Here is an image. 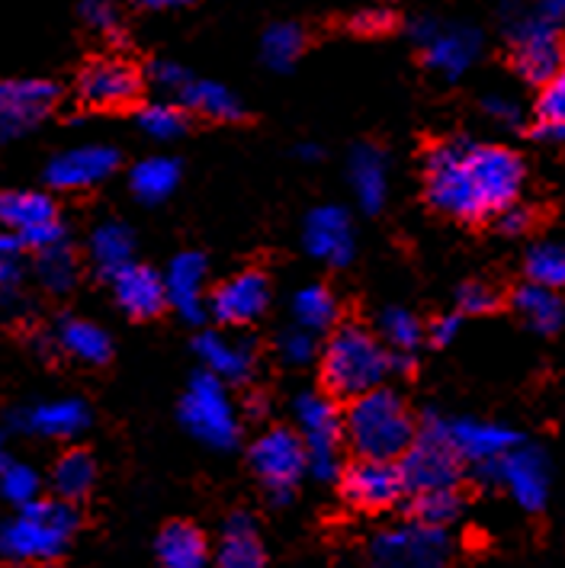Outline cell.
Instances as JSON below:
<instances>
[{"label": "cell", "mask_w": 565, "mask_h": 568, "mask_svg": "<svg viewBox=\"0 0 565 568\" xmlns=\"http://www.w3.org/2000/svg\"><path fill=\"white\" fill-rule=\"evenodd\" d=\"M521 154L473 139H450L424 154V196L456 222H485L521 200Z\"/></svg>", "instance_id": "1"}, {"label": "cell", "mask_w": 565, "mask_h": 568, "mask_svg": "<svg viewBox=\"0 0 565 568\" xmlns=\"http://www.w3.org/2000/svg\"><path fill=\"white\" fill-rule=\"evenodd\" d=\"M322 386L331 398H357L363 392L386 386L392 373V354L380 334L360 325H337L319 351Z\"/></svg>", "instance_id": "2"}, {"label": "cell", "mask_w": 565, "mask_h": 568, "mask_svg": "<svg viewBox=\"0 0 565 568\" xmlns=\"http://www.w3.org/2000/svg\"><path fill=\"white\" fill-rule=\"evenodd\" d=\"M417 434V420L398 392L370 389L344 412V444L370 459H402Z\"/></svg>", "instance_id": "3"}, {"label": "cell", "mask_w": 565, "mask_h": 568, "mask_svg": "<svg viewBox=\"0 0 565 568\" xmlns=\"http://www.w3.org/2000/svg\"><path fill=\"white\" fill-rule=\"evenodd\" d=\"M74 530L78 510L71 501L39 498L0 527V556L17 566H49L68 549Z\"/></svg>", "instance_id": "4"}, {"label": "cell", "mask_w": 565, "mask_h": 568, "mask_svg": "<svg viewBox=\"0 0 565 568\" xmlns=\"http://www.w3.org/2000/svg\"><path fill=\"white\" fill-rule=\"evenodd\" d=\"M505 36L511 45V64L514 71L531 81V84H546L565 68V42L559 36L556 20L543 17L539 10H507Z\"/></svg>", "instance_id": "5"}, {"label": "cell", "mask_w": 565, "mask_h": 568, "mask_svg": "<svg viewBox=\"0 0 565 568\" xmlns=\"http://www.w3.org/2000/svg\"><path fill=\"white\" fill-rule=\"evenodd\" d=\"M296 434L305 444L309 476L315 481L341 479V447H344V415L334 398L322 392H302L293 402Z\"/></svg>", "instance_id": "6"}, {"label": "cell", "mask_w": 565, "mask_h": 568, "mask_svg": "<svg viewBox=\"0 0 565 568\" xmlns=\"http://www.w3.org/2000/svg\"><path fill=\"white\" fill-rule=\"evenodd\" d=\"M180 420L183 427L212 449H232L241 437V418L229 386L212 373L200 369L180 398Z\"/></svg>", "instance_id": "7"}, {"label": "cell", "mask_w": 565, "mask_h": 568, "mask_svg": "<svg viewBox=\"0 0 565 568\" xmlns=\"http://www.w3.org/2000/svg\"><path fill=\"white\" fill-rule=\"evenodd\" d=\"M398 466H402L408 495H417V491H431V488H456L463 479L466 463L446 440L444 418L427 415L424 424H417L415 440L402 453Z\"/></svg>", "instance_id": "8"}, {"label": "cell", "mask_w": 565, "mask_h": 568, "mask_svg": "<svg viewBox=\"0 0 565 568\" xmlns=\"http://www.w3.org/2000/svg\"><path fill=\"white\" fill-rule=\"evenodd\" d=\"M450 566V537L441 527L427 524H398L370 542V568H446Z\"/></svg>", "instance_id": "9"}, {"label": "cell", "mask_w": 565, "mask_h": 568, "mask_svg": "<svg viewBox=\"0 0 565 568\" xmlns=\"http://www.w3.org/2000/svg\"><path fill=\"white\" fill-rule=\"evenodd\" d=\"M251 469L261 479V485L270 491V498L276 505L290 501L293 488L302 476L309 473V456L305 444L296 430L290 427H270L254 444H251Z\"/></svg>", "instance_id": "10"}, {"label": "cell", "mask_w": 565, "mask_h": 568, "mask_svg": "<svg viewBox=\"0 0 565 568\" xmlns=\"http://www.w3.org/2000/svg\"><path fill=\"white\" fill-rule=\"evenodd\" d=\"M412 39L421 49V59L441 78H463L482 52V36L473 27H450L434 17H421L412 27Z\"/></svg>", "instance_id": "11"}, {"label": "cell", "mask_w": 565, "mask_h": 568, "mask_svg": "<svg viewBox=\"0 0 565 568\" xmlns=\"http://www.w3.org/2000/svg\"><path fill=\"white\" fill-rule=\"evenodd\" d=\"M341 491L347 505L363 514H383L408 495L398 459H370V456H357L341 473Z\"/></svg>", "instance_id": "12"}, {"label": "cell", "mask_w": 565, "mask_h": 568, "mask_svg": "<svg viewBox=\"0 0 565 568\" xmlns=\"http://www.w3.org/2000/svg\"><path fill=\"white\" fill-rule=\"evenodd\" d=\"M0 225L10 229L32 251L64 241L59 206L49 193L36 190H7L0 193Z\"/></svg>", "instance_id": "13"}, {"label": "cell", "mask_w": 565, "mask_h": 568, "mask_svg": "<svg viewBox=\"0 0 565 568\" xmlns=\"http://www.w3.org/2000/svg\"><path fill=\"white\" fill-rule=\"evenodd\" d=\"M492 481L505 488L517 508L531 514L543 510L549 501V463L543 449L524 447V444L507 449L492 469Z\"/></svg>", "instance_id": "14"}, {"label": "cell", "mask_w": 565, "mask_h": 568, "mask_svg": "<svg viewBox=\"0 0 565 568\" xmlns=\"http://www.w3.org/2000/svg\"><path fill=\"white\" fill-rule=\"evenodd\" d=\"M270 280L261 270H241L215 286L209 296V315L225 328H244L254 325L270 305Z\"/></svg>", "instance_id": "15"}, {"label": "cell", "mask_w": 565, "mask_h": 568, "mask_svg": "<svg viewBox=\"0 0 565 568\" xmlns=\"http://www.w3.org/2000/svg\"><path fill=\"white\" fill-rule=\"evenodd\" d=\"M446 440L460 453V459L476 473L485 466H495L507 449L521 444V434L507 424L498 420H478V418H453L444 420Z\"/></svg>", "instance_id": "16"}, {"label": "cell", "mask_w": 565, "mask_h": 568, "mask_svg": "<svg viewBox=\"0 0 565 568\" xmlns=\"http://www.w3.org/2000/svg\"><path fill=\"white\" fill-rule=\"evenodd\" d=\"M120 168V151L110 145H78L56 154L46 168V183L52 190L81 193L103 180H110Z\"/></svg>", "instance_id": "17"}, {"label": "cell", "mask_w": 565, "mask_h": 568, "mask_svg": "<svg viewBox=\"0 0 565 568\" xmlns=\"http://www.w3.org/2000/svg\"><path fill=\"white\" fill-rule=\"evenodd\" d=\"M78 93L84 97V103H90V106H103V110L129 106L142 93V74L129 61L97 59L81 71Z\"/></svg>", "instance_id": "18"}, {"label": "cell", "mask_w": 565, "mask_h": 568, "mask_svg": "<svg viewBox=\"0 0 565 568\" xmlns=\"http://www.w3.org/2000/svg\"><path fill=\"white\" fill-rule=\"evenodd\" d=\"M302 244L315 261H322L327 267H347L354 257V247H357L351 215L341 206L312 210L302 225Z\"/></svg>", "instance_id": "19"}, {"label": "cell", "mask_w": 565, "mask_h": 568, "mask_svg": "<svg viewBox=\"0 0 565 568\" xmlns=\"http://www.w3.org/2000/svg\"><path fill=\"white\" fill-rule=\"evenodd\" d=\"M206 273L209 264L200 251H180L164 270L168 305H174L183 322L200 325L206 318Z\"/></svg>", "instance_id": "20"}, {"label": "cell", "mask_w": 565, "mask_h": 568, "mask_svg": "<svg viewBox=\"0 0 565 568\" xmlns=\"http://www.w3.org/2000/svg\"><path fill=\"white\" fill-rule=\"evenodd\" d=\"M196 357L203 363V369L212 373L215 379H222L225 386H239L248 383L251 373H254V344L235 337V334H225V331H203L196 337Z\"/></svg>", "instance_id": "21"}, {"label": "cell", "mask_w": 565, "mask_h": 568, "mask_svg": "<svg viewBox=\"0 0 565 568\" xmlns=\"http://www.w3.org/2000/svg\"><path fill=\"white\" fill-rule=\"evenodd\" d=\"M59 88L52 81H39V78H3L0 81V120L13 129V135H23L39 120H46V113L56 106Z\"/></svg>", "instance_id": "22"}, {"label": "cell", "mask_w": 565, "mask_h": 568, "mask_svg": "<svg viewBox=\"0 0 565 568\" xmlns=\"http://www.w3.org/2000/svg\"><path fill=\"white\" fill-rule=\"evenodd\" d=\"M113 283V300L120 305L129 318H154L168 308V286H164V273H158L154 267L145 264H129L120 273L110 276Z\"/></svg>", "instance_id": "23"}, {"label": "cell", "mask_w": 565, "mask_h": 568, "mask_svg": "<svg viewBox=\"0 0 565 568\" xmlns=\"http://www.w3.org/2000/svg\"><path fill=\"white\" fill-rule=\"evenodd\" d=\"M90 424L88 405L81 398H56V402H39L27 412L17 415V427L46 437V440H71L84 434Z\"/></svg>", "instance_id": "24"}, {"label": "cell", "mask_w": 565, "mask_h": 568, "mask_svg": "<svg viewBox=\"0 0 565 568\" xmlns=\"http://www.w3.org/2000/svg\"><path fill=\"white\" fill-rule=\"evenodd\" d=\"M347 180H351V190H354V200L366 215H376V212L386 206L389 200V168L386 154L373 145H360L351 151V161H347Z\"/></svg>", "instance_id": "25"}, {"label": "cell", "mask_w": 565, "mask_h": 568, "mask_svg": "<svg viewBox=\"0 0 565 568\" xmlns=\"http://www.w3.org/2000/svg\"><path fill=\"white\" fill-rule=\"evenodd\" d=\"M264 542L248 514H232L212 549L215 568H264Z\"/></svg>", "instance_id": "26"}, {"label": "cell", "mask_w": 565, "mask_h": 568, "mask_svg": "<svg viewBox=\"0 0 565 568\" xmlns=\"http://www.w3.org/2000/svg\"><path fill=\"white\" fill-rule=\"evenodd\" d=\"M186 113H200L215 122H235L244 116L241 100L219 81H203V78H186V84L174 97Z\"/></svg>", "instance_id": "27"}, {"label": "cell", "mask_w": 565, "mask_h": 568, "mask_svg": "<svg viewBox=\"0 0 565 568\" xmlns=\"http://www.w3.org/2000/svg\"><path fill=\"white\" fill-rule=\"evenodd\" d=\"M158 562L161 568H206L212 562V549L200 527L178 520L168 524L158 537Z\"/></svg>", "instance_id": "28"}, {"label": "cell", "mask_w": 565, "mask_h": 568, "mask_svg": "<svg viewBox=\"0 0 565 568\" xmlns=\"http://www.w3.org/2000/svg\"><path fill=\"white\" fill-rule=\"evenodd\" d=\"M88 254L97 273H103L110 280L113 273H120L122 267H129L135 261L132 257L135 254V235L122 222H103L90 232Z\"/></svg>", "instance_id": "29"}, {"label": "cell", "mask_w": 565, "mask_h": 568, "mask_svg": "<svg viewBox=\"0 0 565 568\" xmlns=\"http://www.w3.org/2000/svg\"><path fill=\"white\" fill-rule=\"evenodd\" d=\"M514 312L521 315V322L536 334H556L565 325V302L556 290L524 283L514 293Z\"/></svg>", "instance_id": "30"}, {"label": "cell", "mask_w": 565, "mask_h": 568, "mask_svg": "<svg viewBox=\"0 0 565 568\" xmlns=\"http://www.w3.org/2000/svg\"><path fill=\"white\" fill-rule=\"evenodd\" d=\"M56 344L78 363H88V366H100L107 363L113 354V344H110V334L93 325L88 318H64L56 331Z\"/></svg>", "instance_id": "31"}, {"label": "cell", "mask_w": 565, "mask_h": 568, "mask_svg": "<svg viewBox=\"0 0 565 568\" xmlns=\"http://www.w3.org/2000/svg\"><path fill=\"white\" fill-rule=\"evenodd\" d=\"M180 183V161L168 158V154H151V158H142L132 174H129V186L135 193V200L142 203H164Z\"/></svg>", "instance_id": "32"}, {"label": "cell", "mask_w": 565, "mask_h": 568, "mask_svg": "<svg viewBox=\"0 0 565 568\" xmlns=\"http://www.w3.org/2000/svg\"><path fill=\"white\" fill-rule=\"evenodd\" d=\"M93 481H97V463L84 449H68L52 466V491L61 501L74 505V501L88 498Z\"/></svg>", "instance_id": "33"}, {"label": "cell", "mask_w": 565, "mask_h": 568, "mask_svg": "<svg viewBox=\"0 0 565 568\" xmlns=\"http://www.w3.org/2000/svg\"><path fill=\"white\" fill-rule=\"evenodd\" d=\"M534 135L543 142H565V68L539 84L534 103Z\"/></svg>", "instance_id": "34"}, {"label": "cell", "mask_w": 565, "mask_h": 568, "mask_svg": "<svg viewBox=\"0 0 565 568\" xmlns=\"http://www.w3.org/2000/svg\"><path fill=\"white\" fill-rule=\"evenodd\" d=\"M293 318L299 328L322 334V331L337 328V300L322 283H309L293 296Z\"/></svg>", "instance_id": "35"}, {"label": "cell", "mask_w": 565, "mask_h": 568, "mask_svg": "<svg viewBox=\"0 0 565 568\" xmlns=\"http://www.w3.org/2000/svg\"><path fill=\"white\" fill-rule=\"evenodd\" d=\"M376 334H380V341L389 347V354H412L415 357L427 331L421 328V322H417L408 308L389 305V308L380 312V318H376Z\"/></svg>", "instance_id": "36"}, {"label": "cell", "mask_w": 565, "mask_h": 568, "mask_svg": "<svg viewBox=\"0 0 565 568\" xmlns=\"http://www.w3.org/2000/svg\"><path fill=\"white\" fill-rule=\"evenodd\" d=\"M527 283L546 286V290H565V244L559 241H539L524 257Z\"/></svg>", "instance_id": "37"}, {"label": "cell", "mask_w": 565, "mask_h": 568, "mask_svg": "<svg viewBox=\"0 0 565 568\" xmlns=\"http://www.w3.org/2000/svg\"><path fill=\"white\" fill-rule=\"evenodd\" d=\"M460 514H463L460 485H456V488H431V491H417V495H412V520H417V524H427V527H441V530H446Z\"/></svg>", "instance_id": "38"}, {"label": "cell", "mask_w": 565, "mask_h": 568, "mask_svg": "<svg viewBox=\"0 0 565 568\" xmlns=\"http://www.w3.org/2000/svg\"><path fill=\"white\" fill-rule=\"evenodd\" d=\"M36 273L49 293H68L78 283V257H74L71 244L59 241L52 247H42L39 261H36Z\"/></svg>", "instance_id": "39"}, {"label": "cell", "mask_w": 565, "mask_h": 568, "mask_svg": "<svg viewBox=\"0 0 565 568\" xmlns=\"http://www.w3.org/2000/svg\"><path fill=\"white\" fill-rule=\"evenodd\" d=\"M139 129L154 142H174L186 132V110L178 100H154L139 110Z\"/></svg>", "instance_id": "40"}, {"label": "cell", "mask_w": 565, "mask_h": 568, "mask_svg": "<svg viewBox=\"0 0 565 568\" xmlns=\"http://www.w3.org/2000/svg\"><path fill=\"white\" fill-rule=\"evenodd\" d=\"M302 49H305V32L296 23H273L261 39V55L273 71L293 68Z\"/></svg>", "instance_id": "41"}, {"label": "cell", "mask_w": 565, "mask_h": 568, "mask_svg": "<svg viewBox=\"0 0 565 568\" xmlns=\"http://www.w3.org/2000/svg\"><path fill=\"white\" fill-rule=\"evenodd\" d=\"M39 491H42V479L39 473L27 466V463H10L0 469V498L13 508H27L32 501H39Z\"/></svg>", "instance_id": "42"}, {"label": "cell", "mask_w": 565, "mask_h": 568, "mask_svg": "<svg viewBox=\"0 0 565 568\" xmlns=\"http://www.w3.org/2000/svg\"><path fill=\"white\" fill-rule=\"evenodd\" d=\"M276 354L290 366H309L312 359L319 357V341H315L312 331L293 325V328H286L276 337Z\"/></svg>", "instance_id": "43"}, {"label": "cell", "mask_w": 565, "mask_h": 568, "mask_svg": "<svg viewBox=\"0 0 565 568\" xmlns=\"http://www.w3.org/2000/svg\"><path fill=\"white\" fill-rule=\"evenodd\" d=\"M456 305L466 315H485V312L498 308V293H495V286H488L482 280H470L456 290Z\"/></svg>", "instance_id": "44"}, {"label": "cell", "mask_w": 565, "mask_h": 568, "mask_svg": "<svg viewBox=\"0 0 565 568\" xmlns=\"http://www.w3.org/2000/svg\"><path fill=\"white\" fill-rule=\"evenodd\" d=\"M81 17L84 23L103 36L120 32V7L117 0H81Z\"/></svg>", "instance_id": "45"}, {"label": "cell", "mask_w": 565, "mask_h": 568, "mask_svg": "<svg viewBox=\"0 0 565 568\" xmlns=\"http://www.w3.org/2000/svg\"><path fill=\"white\" fill-rule=\"evenodd\" d=\"M149 78H151V84L161 90L168 100H174V97L180 93V88L186 84L190 71H186V68H180L178 61H151Z\"/></svg>", "instance_id": "46"}, {"label": "cell", "mask_w": 565, "mask_h": 568, "mask_svg": "<svg viewBox=\"0 0 565 568\" xmlns=\"http://www.w3.org/2000/svg\"><path fill=\"white\" fill-rule=\"evenodd\" d=\"M482 110L488 113V120L502 122V125H521V120H524L521 103L514 97H507V93H488L482 100Z\"/></svg>", "instance_id": "47"}, {"label": "cell", "mask_w": 565, "mask_h": 568, "mask_svg": "<svg viewBox=\"0 0 565 568\" xmlns=\"http://www.w3.org/2000/svg\"><path fill=\"white\" fill-rule=\"evenodd\" d=\"M395 27V17L383 10V7H366L360 10L357 17L351 20V30L360 32V36H383Z\"/></svg>", "instance_id": "48"}, {"label": "cell", "mask_w": 565, "mask_h": 568, "mask_svg": "<svg viewBox=\"0 0 565 568\" xmlns=\"http://www.w3.org/2000/svg\"><path fill=\"white\" fill-rule=\"evenodd\" d=\"M495 222H498V229H502L505 235H524V232H531V225H534V212L527 210V206H521V203H511L505 212L495 215Z\"/></svg>", "instance_id": "49"}, {"label": "cell", "mask_w": 565, "mask_h": 568, "mask_svg": "<svg viewBox=\"0 0 565 568\" xmlns=\"http://www.w3.org/2000/svg\"><path fill=\"white\" fill-rule=\"evenodd\" d=\"M456 334H460V315H444V318H437V322L427 328L431 344H437V347L453 344V337H456Z\"/></svg>", "instance_id": "50"}, {"label": "cell", "mask_w": 565, "mask_h": 568, "mask_svg": "<svg viewBox=\"0 0 565 568\" xmlns=\"http://www.w3.org/2000/svg\"><path fill=\"white\" fill-rule=\"evenodd\" d=\"M23 270L17 264V257H0V296H10L20 286Z\"/></svg>", "instance_id": "51"}, {"label": "cell", "mask_w": 565, "mask_h": 568, "mask_svg": "<svg viewBox=\"0 0 565 568\" xmlns=\"http://www.w3.org/2000/svg\"><path fill=\"white\" fill-rule=\"evenodd\" d=\"M20 247H23V241L17 239L10 229H3V225H0V257H17V254H20Z\"/></svg>", "instance_id": "52"}, {"label": "cell", "mask_w": 565, "mask_h": 568, "mask_svg": "<svg viewBox=\"0 0 565 568\" xmlns=\"http://www.w3.org/2000/svg\"><path fill=\"white\" fill-rule=\"evenodd\" d=\"M536 10L543 13V17H549V20H563L565 17V0H536Z\"/></svg>", "instance_id": "53"}, {"label": "cell", "mask_w": 565, "mask_h": 568, "mask_svg": "<svg viewBox=\"0 0 565 568\" xmlns=\"http://www.w3.org/2000/svg\"><path fill=\"white\" fill-rule=\"evenodd\" d=\"M268 412V402H264V395H258V398H248V415L251 418H261Z\"/></svg>", "instance_id": "54"}, {"label": "cell", "mask_w": 565, "mask_h": 568, "mask_svg": "<svg viewBox=\"0 0 565 568\" xmlns=\"http://www.w3.org/2000/svg\"><path fill=\"white\" fill-rule=\"evenodd\" d=\"M296 158H302V161H319V158H322V149H319V145H299Z\"/></svg>", "instance_id": "55"}, {"label": "cell", "mask_w": 565, "mask_h": 568, "mask_svg": "<svg viewBox=\"0 0 565 568\" xmlns=\"http://www.w3.org/2000/svg\"><path fill=\"white\" fill-rule=\"evenodd\" d=\"M10 463H13V456H10V447H7V437L0 434V469L10 466Z\"/></svg>", "instance_id": "56"}, {"label": "cell", "mask_w": 565, "mask_h": 568, "mask_svg": "<svg viewBox=\"0 0 565 568\" xmlns=\"http://www.w3.org/2000/svg\"><path fill=\"white\" fill-rule=\"evenodd\" d=\"M151 7H183V3H200V0H145Z\"/></svg>", "instance_id": "57"}, {"label": "cell", "mask_w": 565, "mask_h": 568, "mask_svg": "<svg viewBox=\"0 0 565 568\" xmlns=\"http://www.w3.org/2000/svg\"><path fill=\"white\" fill-rule=\"evenodd\" d=\"M10 139H17V135H13V129H10L7 122L0 120V145H3V142H10Z\"/></svg>", "instance_id": "58"}, {"label": "cell", "mask_w": 565, "mask_h": 568, "mask_svg": "<svg viewBox=\"0 0 565 568\" xmlns=\"http://www.w3.org/2000/svg\"><path fill=\"white\" fill-rule=\"evenodd\" d=\"M42 568H59V566H52V562H49V566H42Z\"/></svg>", "instance_id": "59"}]
</instances>
